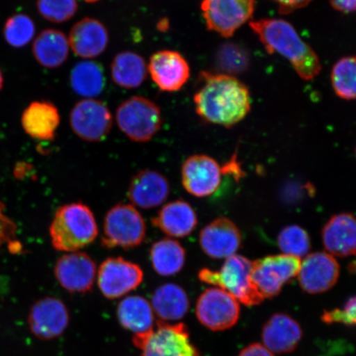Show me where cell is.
<instances>
[{"instance_id": "obj_27", "label": "cell", "mask_w": 356, "mask_h": 356, "mask_svg": "<svg viewBox=\"0 0 356 356\" xmlns=\"http://www.w3.org/2000/svg\"><path fill=\"white\" fill-rule=\"evenodd\" d=\"M117 314L120 324L133 332L134 336L149 332L154 329L152 305L142 296L124 298L118 305Z\"/></svg>"}, {"instance_id": "obj_15", "label": "cell", "mask_w": 356, "mask_h": 356, "mask_svg": "<svg viewBox=\"0 0 356 356\" xmlns=\"http://www.w3.org/2000/svg\"><path fill=\"white\" fill-rule=\"evenodd\" d=\"M54 273L58 282L65 291L86 293L95 284L97 266L87 253L72 252L58 259Z\"/></svg>"}, {"instance_id": "obj_39", "label": "cell", "mask_w": 356, "mask_h": 356, "mask_svg": "<svg viewBox=\"0 0 356 356\" xmlns=\"http://www.w3.org/2000/svg\"><path fill=\"white\" fill-rule=\"evenodd\" d=\"M332 6L337 10L342 13L356 11V0H330Z\"/></svg>"}, {"instance_id": "obj_5", "label": "cell", "mask_w": 356, "mask_h": 356, "mask_svg": "<svg viewBox=\"0 0 356 356\" xmlns=\"http://www.w3.org/2000/svg\"><path fill=\"white\" fill-rule=\"evenodd\" d=\"M145 236L144 218L132 204H118L106 213L102 236L104 248H136L144 242Z\"/></svg>"}, {"instance_id": "obj_13", "label": "cell", "mask_w": 356, "mask_h": 356, "mask_svg": "<svg viewBox=\"0 0 356 356\" xmlns=\"http://www.w3.org/2000/svg\"><path fill=\"white\" fill-rule=\"evenodd\" d=\"M29 330L39 340L51 341L63 335L70 324V313L64 302L56 297H44L31 307Z\"/></svg>"}, {"instance_id": "obj_3", "label": "cell", "mask_w": 356, "mask_h": 356, "mask_svg": "<svg viewBox=\"0 0 356 356\" xmlns=\"http://www.w3.org/2000/svg\"><path fill=\"white\" fill-rule=\"evenodd\" d=\"M99 229L95 215L86 204L74 202L58 209L50 227L53 248L76 252L95 241Z\"/></svg>"}, {"instance_id": "obj_37", "label": "cell", "mask_w": 356, "mask_h": 356, "mask_svg": "<svg viewBox=\"0 0 356 356\" xmlns=\"http://www.w3.org/2000/svg\"><path fill=\"white\" fill-rule=\"evenodd\" d=\"M279 4L280 11L288 13L305 7L312 0H273Z\"/></svg>"}, {"instance_id": "obj_17", "label": "cell", "mask_w": 356, "mask_h": 356, "mask_svg": "<svg viewBox=\"0 0 356 356\" xmlns=\"http://www.w3.org/2000/svg\"><path fill=\"white\" fill-rule=\"evenodd\" d=\"M148 72L162 91L177 92L188 83L190 66L179 52L163 50L150 57Z\"/></svg>"}, {"instance_id": "obj_33", "label": "cell", "mask_w": 356, "mask_h": 356, "mask_svg": "<svg viewBox=\"0 0 356 356\" xmlns=\"http://www.w3.org/2000/svg\"><path fill=\"white\" fill-rule=\"evenodd\" d=\"M277 243L283 254L299 258L308 254L311 248L309 234L299 225L284 227L278 235Z\"/></svg>"}, {"instance_id": "obj_34", "label": "cell", "mask_w": 356, "mask_h": 356, "mask_svg": "<svg viewBox=\"0 0 356 356\" xmlns=\"http://www.w3.org/2000/svg\"><path fill=\"white\" fill-rule=\"evenodd\" d=\"M37 7L44 19L55 24L69 21L78 10L77 0H38Z\"/></svg>"}, {"instance_id": "obj_38", "label": "cell", "mask_w": 356, "mask_h": 356, "mask_svg": "<svg viewBox=\"0 0 356 356\" xmlns=\"http://www.w3.org/2000/svg\"><path fill=\"white\" fill-rule=\"evenodd\" d=\"M238 356H275L273 353L259 343L249 345Z\"/></svg>"}, {"instance_id": "obj_25", "label": "cell", "mask_w": 356, "mask_h": 356, "mask_svg": "<svg viewBox=\"0 0 356 356\" xmlns=\"http://www.w3.org/2000/svg\"><path fill=\"white\" fill-rule=\"evenodd\" d=\"M70 42L64 33L46 29L35 39L33 51L35 59L44 68L56 69L68 59Z\"/></svg>"}, {"instance_id": "obj_19", "label": "cell", "mask_w": 356, "mask_h": 356, "mask_svg": "<svg viewBox=\"0 0 356 356\" xmlns=\"http://www.w3.org/2000/svg\"><path fill=\"white\" fill-rule=\"evenodd\" d=\"M170 193V185L161 173L145 169L131 178L128 197L133 204L142 209L161 206Z\"/></svg>"}, {"instance_id": "obj_24", "label": "cell", "mask_w": 356, "mask_h": 356, "mask_svg": "<svg viewBox=\"0 0 356 356\" xmlns=\"http://www.w3.org/2000/svg\"><path fill=\"white\" fill-rule=\"evenodd\" d=\"M22 126L28 135L39 140L54 139L60 122L56 106L50 102H33L22 115Z\"/></svg>"}, {"instance_id": "obj_16", "label": "cell", "mask_w": 356, "mask_h": 356, "mask_svg": "<svg viewBox=\"0 0 356 356\" xmlns=\"http://www.w3.org/2000/svg\"><path fill=\"white\" fill-rule=\"evenodd\" d=\"M340 275V266L327 252L312 253L301 261L298 274L300 286L309 293H321L331 289Z\"/></svg>"}, {"instance_id": "obj_30", "label": "cell", "mask_w": 356, "mask_h": 356, "mask_svg": "<svg viewBox=\"0 0 356 356\" xmlns=\"http://www.w3.org/2000/svg\"><path fill=\"white\" fill-rule=\"evenodd\" d=\"M70 84L75 93L86 99L99 96L106 84L102 65L90 60L79 62L71 70Z\"/></svg>"}, {"instance_id": "obj_4", "label": "cell", "mask_w": 356, "mask_h": 356, "mask_svg": "<svg viewBox=\"0 0 356 356\" xmlns=\"http://www.w3.org/2000/svg\"><path fill=\"white\" fill-rule=\"evenodd\" d=\"M252 261L241 255L226 258L219 270L209 268L200 270V282L212 284L232 295L236 300L246 306L260 305L264 300L252 278Z\"/></svg>"}, {"instance_id": "obj_8", "label": "cell", "mask_w": 356, "mask_h": 356, "mask_svg": "<svg viewBox=\"0 0 356 356\" xmlns=\"http://www.w3.org/2000/svg\"><path fill=\"white\" fill-rule=\"evenodd\" d=\"M300 258L286 254L268 256L252 261V278L262 296H277L284 284L298 277Z\"/></svg>"}, {"instance_id": "obj_18", "label": "cell", "mask_w": 356, "mask_h": 356, "mask_svg": "<svg viewBox=\"0 0 356 356\" xmlns=\"http://www.w3.org/2000/svg\"><path fill=\"white\" fill-rule=\"evenodd\" d=\"M200 248L213 259H222L235 255L242 245V234L228 218L213 220L200 231Z\"/></svg>"}, {"instance_id": "obj_36", "label": "cell", "mask_w": 356, "mask_h": 356, "mask_svg": "<svg viewBox=\"0 0 356 356\" xmlns=\"http://www.w3.org/2000/svg\"><path fill=\"white\" fill-rule=\"evenodd\" d=\"M17 227L4 212V204L0 202V248L15 237Z\"/></svg>"}, {"instance_id": "obj_2", "label": "cell", "mask_w": 356, "mask_h": 356, "mask_svg": "<svg viewBox=\"0 0 356 356\" xmlns=\"http://www.w3.org/2000/svg\"><path fill=\"white\" fill-rule=\"evenodd\" d=\"M250 26L266 50L286 58L301 79L311 80L319 74L322 65L318 56L288 22L261 19L250 22Z\"/></svg>"}, {"instance_id": "obj_22", "label": "cell", "mask_w": 356, "mask_h": 356, "mask_svg": "<svg viewBox=\"0 0 356 356\" xmlns=\"http://www.w3.org/2000/svg\"><path fill=\"white\" fill-rule=\"evenodd\" d=\"M302 337L300 325L286 314L271 316L261 332L266 348L277 354L292 353L299 345Z\"/></svg>"}, {"instance_id": "obj_7", "label": "cell", "mask_w": 356, "mask_h": 356, "mask_svg": "<svg viewBox=\"0 0 356 356\" xmlns=\"http://www.w3.org/2000/svg\"><path fill=\"white\" fill-rule=\"evenodd\" d=\"M133 343L142 351L141 356H200L184 323L159 321L156 329L134 336Z\"/></svg>"}, {"instance_id": "obj_28", "label": "cell", "mask_w": 356, "mask_h": 356, "mask_svg": "<svg viewBox=\"0 0 356 356\" xmlns=\"http://www.w3.org/2000/svg\"><path fill=\"white\" fill-rule=\"evenodd\" d=\"M111 78L117 86L136 88L144 83L148 65L144 58L132 51H124L115 56L111 66Z\"/></svg>"}, {"instance_id": "obj_10", "label": "cell", "mask_w": 356, "mask_h": 356, "mask_svg": "<svg viewBox=\"0 0 356 356\" xmlns=\"http://www.w3.org/2000/svg\"><path fill=\"white\" fill-rule=\"evenodd\" d=\"M195 314L199 322L211 331H225L238 323L239 302L220 288L206 289L198 298Z\"/></svg>"}, {"instance_id": "obj_41", "label": "cell", "mask_w": 356, "mask_h": 356, "mask_svg": "<svg viewBox=\"0 0 356 356\" xmlns=\"http://www.w3.org/2000/svg\"><path fill=\"white\" fill-rule=\"evenodd\" d=\"M83 1H86L87 3H95L97 1H99V0H83Z\"/></svg>"}, {"instance_id": "obj_1", "label": "cell", "mask_w": 356, "mask_h": 356, "mask_svg": "<svg viewBox=\"0 0 356 356\" xmlns=\"http://www.w3.org/2000/svg\"><path fill=\"white\" fill-rule=\"evenodd\" d=\"M194 96L195 108L204 121L231 127L241 122L251 110L248 89L228 74L202 72Z\"/></svg>"}, {"instance_id": "obj_14", "label": "cell", "mask_w": 356, "mask_h": 356, "mask_svg": "<svg viewBox=\"0 0 356 356\" xmlns=\"http://www.w3.org/2000/svg\"><path fill=\"white\" fill-rule=\"evenodd\" d=\"M222 172L219 163L210 156H191L182 164V186L195 197H210L220 188Z\"/></svg>"}, {"instance_id": "obj_11", "label": "cell", "mask_w": 356, "mask_h": 356, "mask_svg": "<svg viewBox=\"0 0 356 356\" xmlns=\"http://www.w3.org/2000/svg\"><path fill=\"white\" fill-rule=\"evenodd\" d=\"M141 267L121 257H109L102 261L97 273V284L102 295L115 300L139 287L143 282Z\"/></svg>"}, {"instance_id": "obj_23", "label": "cell", "mask_w": 356, "mask_h": 356, "mask_svg": "<svg viewBox=\"0 0 356 356\" xmlns=\"http://www.w3.org/2000/svg\"><path fill=\"white\" fill-rule=\"evenodd\" d=\"M151 222L169 237L179 238L193 233L198 224L194 209L182 200L166 204Z\"/></svg>"}, {"instance_id": "obj_35", "label": "cell", "mask_w": 356, "mask_h": 356, "mask_svg": "<svg viewBox=\"0 0 356 356\" xmlns=\"http://www.w3.org/2000/svg\"><path fill=\"white\" fill-rule=\"evenodd\" d=\"M325 323H342L356 326V296L350 298L342 309L325 311L322 316Z\"/></svg>"}, {"instance_id": "obj_29", "label": "cell", "mask_w": 356, "mask_h": 356, "mask_svg": "<svg viewBox=\"0 0 356 356\" xmlns=\"http://www.w3.org/2000/svg\"><path fill=\"white\" fill-rule=\"evenodd\" d=\"M149 256L154 270L162 277L175 275L185 266L186 250L175 239L163 238L154 243Z\"/></svg>"}, {"instance_id": "obj_40", "label": "cell", "mask_w": 356, "mask_h": 356, "mask_svg": "<svg viewBox=\"0 0 356 356\" xmlns=\"http://www.w3.org/2000/svg\"><path fill=\"white\" fill-rule=\"evenodd\" d=\"M3 86V76L1 70H0V90H1Z\"/></svg>"}, {"instance_id": "obj_6", "label": "cell", "mask_w": 356, "mask_h": 356, "mask_svg": "<svg viewBox=\"0 0 356 356\" xmlns=\"http://www.w3.org/2000/svg\"><path fill=\"white\" fill-rule=\"evenodd\" d=\"M117 123L129 139L145 143L157 134L162 126V114L153 101L140 96L131 97L118 106Z\"/></svg>"}, {"instance_id": "obj_32", "label": "cell", "mask_w": 356, "mask_h": 356, "mask_svg": "<svg viewBox=\"0 0 356 356\" xmlns=\"http://www.w3.org/2000/svg\"><path fill=\"white\" fill-rule=\"evenodd\" d=\"M35 33L34 22L24 13L8 17L3 28V35L11 47L21 48L32 41Z\"/></svg>"}, {"instance_id": "obj_9", "label": "cell", "mask_w": 356, "mask_h": 356, "mask_svg": "<svg viewBox=\"0 0 356 356\" xmlns=\"http://www.w3.org/2000/svg\"><path fill=\"white\" fill-rule=\"evenodd\" d=\"M200 8L207 29L230 38L252 19L255 0H203Z\"/></svg>"}, {"instance_id": "obj_31", "label": "cell", "mask_w": 356, "mask_h": 356, "mask_svg": "<svg viewBox=\"0 0 356 356\" xmlns=\"http://www.w3.org/2000/svg\"><path fill=\"white\" fill-rule=\"evenodd\" d=\"M334 91L341 99H356V56L338 60L332 71Z\"/></svg>"}, {"instance_id": "obj_12", "label": "cell", "mask_w": 356, "mask_h": 356, "mask_svg": "<svg viewBox=\"0 0 356 356\" xmlns=\"http://www.w3.org/2000/svg\"><path fill=\"white\" fill-rule=\"evenodd\" d=\"M75 135L88 142H99L108 136L113 127V115L104 102L84 99L74 105L70 115Z\"/></svg>"}, {"instance_id": "obj_20", "label": "cell", "mask_w": 356, "mask_h": 356, "mask_svg": "<svg viewBox=\"0 0 356 356\" xmlns=\"http://www.w3.org/2000/svg\"><path fill=\"white\" fill-rule=\"evenodd\" d=\"M68 39L75 55L90 60L105 51L109 42V35L100 21L84 17L71 29Z\"/></svg>"}, {"instance_id": "obj_21", "label": "cell", "mask_w": 356, "mask_h": 356, "mask_svg": "<svg viewBox=\"0 0 356 356\" xmlns=\"http://www.w3.org/2000/svg\"><path fill=\"white\" fill-rule=\"evenodd\" d=\"M322 237L329 254L339 257L356 254V217L350 213L333 216L324 225Z\"/></svg>"}, {"instance_id": "obj_26", "label": "cell", "mask_w": 356, "mask_h": 356, "mask_svg": "<svg viewBox=\"0 0 356 356\" xmlns=\"http://www.w3.org/2000/svg\"><path fill=\"white\" fill-rule=\"evenodd\" d=\"M190 301L184 288L175 283L162 284L152 297V308L160 321H177L189 310Z\"/></svg>"}]
</instances>
